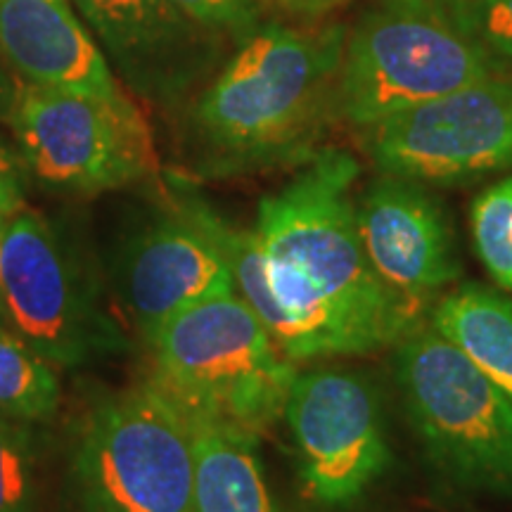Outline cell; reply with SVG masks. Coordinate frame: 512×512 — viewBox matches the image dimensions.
Returning <instances> with one entry per match:
<instances>
[{"label": "cell", "mask_w": 512, "mask_h": 512, "mask_svg": "<svg viewBox=\"0 0 512 512\" xmlns=\"http://www.w3.org/2000/svg\"><path fill=\"white\" fill-rule=\"evenodd\" d=\"M361 164L320 147L240 230L221 221L235 290L292 363L396 347L425 318L380 283L363 252L354 183Z\"/></svg>", "instance_id": "obj_1"}, {"label": "cell", "mask_w": 512, "mask_h": 512, "mask_svg": "<svg viewBox=\"0 0 512 512\" xmlns=\"http://www.w3.org/2000/svg\"><path fill=\"white\" fill-rule=\"evenodd\" d=\"M347 29L261 24L190 112L195 159L209 176L302 166L337 119Z\"/></svg>", "instance_id": "obj_2"}, {"label": "cell", "mask_w": 512, "mask_h": 512, "mask_svg": "<svg viewBox=\"0 0 512 512\" xmlns=\"http://www.w3.org/2000/svg\"><path fill=\"white\" fill-rule=\"evenodd\" d=\"M152 384L185 420L264 437L285 415L297 368L238 292L178 313L150 342Z\"/></svg>", "instance_id": "obj_3"}, {"label": "cell", "mask_w": 512, "mask_h": 512, "mask_svg": "<svg viewBox=\"0 0 512 512\" xmlns=\"http://www.w3.org/2000/svg\"><path fill=\"white\" fill-rule=\"evenodd\" d=\"M501 74L448 0H382L344 46L337 119L356 131Z\"/></svg>", "instance_id": "obj_4"}, {"label": "cell", "mask_w": 512, "mask_h": 512, "mask_svg": "<svg viewBox=\"0 0 512 512\" xmlns=\"http://www.w3.org/2000/svg\"><path fill=\"white\" fill-rule=\"evenodd\" d=\"M396 384L434 470L512 501V403L472 358L425 323L396 344Z\"/></svg>", "instance_id": "obj_5"}, {"label": "cell", "mask_w": 512, "mask_h": 512, "mask_svg": "<svg viewBox=\"0 0 512 512\" xmlns=\"http://www.w3.org/2000/svg\"><path fill=\"white\" fill-rule=\"evenodd\" d=\"M0 309L55 366H91L128 349L93 254L34 211L5 219Z\"/></svg>", "instance_id": "obj_6"}, {"label": "cell", "mask_w": 512, "mask_h": 512, "mask_svg": "<svg viewBox=\"0 0 512 512\" xmlns=\"http://www.w3.org/2000/svg\"><path fill=\"white\" fill-rule=\"evenodd\" d=\"M83 512H195V451L183 413L150 387L88 415L72 458Z\"/></svg>", "instance_id": "obj_7"}, {"label": "cell", "mask_w": 512, "mask_h": 512, "mask_svg": "<svg viewBox=\"0 0 512 512\" xmlns=\"http://www.w3.org/2000/svg\"><path fill=\"white\" fill-rule=\"evenodd\" d=\"M8 114L29 169L55 188L114 190L157 171L150 124L126 93L102 98L22 81Z\"/></svg>", "instance_id": "obj_8"}, {"label": "cell", "mask_w": 512, "mask_h": 512, "mask_svg": "<svg viewBox=\"0 0 512 512\" xmlns=\"http://www.w3.org/2000/svg\"><path fill=\"white\" fill-rule=\"evenodd\" d=\"M358 133L382 174L422 185L512 171V76L491 74Z\"/></svg>", "instance_id": "obj_9"}, {"label": "cell", "mask_w": 512, "mask_h": 512, "mask_svg": "<svg viewBox=\"0 0 512 512\" xmlns=\"http://www.w3.org/2000/svg\"><path fill=\"white\" fill-rule=\"evenodd\" d=\"M283 420L297 451L304 496L318 508L358 503L392 463L380 396L358 370L297 373Z\"/></svg>", "instance_id": "obj_10"}, {"label": "cell", "mask_w": 512, "mask_h": 512, "mask_svg": "<svg viewBox=\"0 0 512 512\" xmlns=\"http://www.w3.org/2000/svg\"><path fill=\"white\" fill-rule=\"evenodd\" d=\"M221 221L207 204L185 197L119 249L114 285L147 344L190 306L238 292Z\"/></svg>", "instance_id": "obj_11"}, {"label": "cell", "mask_w": 512, "mask_h": 512, "mask_svg": "<svg viewBox=\"0 0 512 512\" xmlns=\"http://www.w3.org/2000/svg\"><path fill=\"white\" fill-rule=\"evenodd\" d=\"M356 223L373 273L422 318L463 275L448 211L422 183L382 174L356 200Z\"/></svg>", "instance_id": "obj_12"}, {"label": "cell", "mask_w": 512, "mask_h": 512, "mask_svg": "<svg viewBox=\"0 0 512 512\" xmlns=\"http://www.w3.org/2000/svg\"><path fill=\"white\" fill-rule=\"evenodd\" d=\"M105 53L145 98H169L195 69L197 29L171 0H74Z\"/></svg>", "instance_id": "obj_13"}, {"label": "cell", "mask_w": 512, "mask_h": 512, "mask_svg": "<svg viewBox=\"0 0 512 512\" xmlns=\"http://www.w3.org/2000/svg\"><path fill=\"white\" fill-rule=\"evenodd\" d=\"M0 55L24 83L102 98L124 93L69 0H0Z\"/></svg>", "instance_id": "obj_14"}, {"label": "cell", "mask_w": 512, "mask_h": 512, "mask_svg": "<svg viewBox=\"0 0 512 512\" xmlns=\"http://www.w3.org/2000/svg\"><path fill=\"white\" fill-rule=\"evenodd\" d=\"M195 451V512H280L259 458V437L188 420Z\"/></svg>", "instance_id": "obj_15"}, {"label": "cell", "mask_w": 512, "mask_h": 512, "mask_svg": "<svg viewBox=\"0 0 512 512\" xmlns=\"http://www.w3.org/2000/svg\"><path fill=\"white\" fill-rule=\"evenodd\" d=\"M430 325L463 349L512 403V299L479 283L448 290L434 304Z\"/></svg>", "instance_id": "obj_16"}, {"label": "cell", "mask_w": 512, "mask_h": 512, "mask_svg": "<svg viewBox=\"0 0 512 512\" xmlns=\"http://www.w3.org/2000/svg\"><path fill=\"white\" fill-rule=\"evenodd\" d=\"M60 399L53 363L17 332L0 330V413L24 422L43 420L57 411Z\"/></svg>", "instance_id": "obj_17"}, {"label": "cell", "mask_w": 512, "mask_h": 512, "mask_svg": "<svg viewBox=\"0 0 512 512\" xmlns=\"http://www.w3.org/2000/svg\"><path fill=\"white\" fill-rule=\"evenodd\" d=\"M475 252L498 290L512 297V176L489 185L470 209Z\"/></svg>", "instance_id": "obj_18"}, {"label": "cell", "mask_w": 512, "mask_h": 512, "mask_svg": "<svg viewBox=\"0 0 512 512\" xmlns=\"http://www.w3.org/2000/svg\"><path fill=\"white\" fill-rule=\"evenodd\" d=\"M24 420L0 413V512H41V456Z\"/></svg>", "instance_id": "obj_19"}, {"label": "cell", "mask_w": 512, "mask_h": 512, "mask_svg": "<svg viewBox=\"0 0 512 512\" xmlns=\"http://www.w3.org/2000/svg\"><path fill=\"white\" fill-rule=\"evenodd\" d=\"M192 22L214 34H228L245 41L261 27L259 0H171Z\"/></svg>", "instance_id": "obj_20"}, {"label": "cell", "mask_w": 512, "mask_h": 512, "mask_svg": "<svg viewBox=\"0 0 512 512\" xmlns=\"http://www.w3.org/2000/svg\"><path fill=\"white\" fill-rule=\"evenodd\" d=\"M448 5L491 53L512 62V0H448Z\"/></svg>", "instance_id": "obj_21"}, {"label": "cell", "mask_w": 512, "mask_h": 512, "mask_svg": "<svg viewBox=\"0 0 512 512\" xmlns=\"http://www.w3.org/2000/svg\"><path fill=\"white\" fill-rule=\"evenodd\" d=\"M24 209V195L19 174L8 152L0 147V216L10 219L17 211Z\"/></svg>", "instance_id": "obj_22"}, {"label": "cell", "mask_w": 512, "mask_h": 512, "mask_svg": "<svg viewBox=\"0 0 512 512\" xmlns=\"http://www.w3.org/2000/svg\"><path fill=\"white\" fill-rule=\"evenodd\" d=\"M17 86H12L8 74H5L3 62H0V112H10L12 100H15Z\"/></svg>", "instance_id": "obj_23"}, {"label": "cell", "mask_w": 512, "mask_h": 512, "mask_svg": "<svg viewBox=\"0 0 512 512\" xmlns=\"http://www.w3.org/2000/svg\"><path fill=\"white\" fill-rule=\"evenodd\" d=\"M278 3H283L285 8H297V10H306L309 5L316 3V0H278Z\"/></svg>", "instance_id": "obj_24"}, {"label": "cell", "mask_w": 512, "mask_h": 512, "mask_svg": "<svg viewBox=\"0 0 512 512\" xmlns=\"http://www.w3.org/2000/svg\"><path fill=\"white\" fill-rule=\"evenodd\" d=\"M3 230H5V219L0 216V249H3Z\"/></svg>", "instance_id": "obj_25"}]
</instances>
